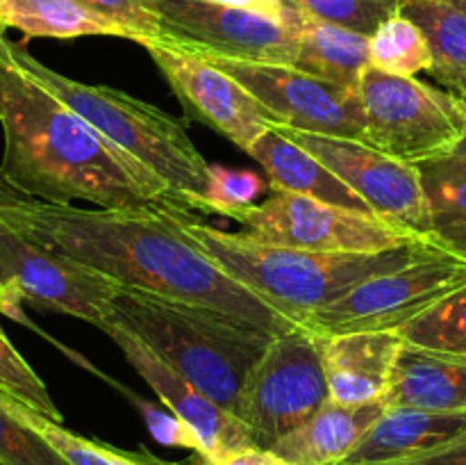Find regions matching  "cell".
<instances>
[{
  "mask_svg": "<svg viewBox=\"0 0 466 465\" xmlns=\"http://www.w3.org/2000/svg\"><path fill=\"white\" fill-rule=\"evenodd\" d=\"M0 223L32 244L76 260L126 290L209 305L271 333L305 328L232 278L159 212L146 208H77L0 191Z\"/></svg>",
  "mask_w": 466,
  "mask_h": 465,
  "instance_id": "6da1fadb",
  "label": "cell"
},
{
  "mask_svg": "<svg viewBox=\"0 0 466 465\" xmlns=\"http://www.w3.org/2000/svg\"><path fill=\"white\" fill-rule=\"evenodd\" d=\"M0 126L5 137L0 181L30 199L86 201L96 208L173 203L162 181L18 67L5 32H0Z\"/></svg>",
  "mask_w": 466,
  "mask_h": 465,
  "instance_id": "7a4b0ae2",
  "label": "cell"
},
{
  "mask_svg": "<svg viewBox=\"0 0 466 465\" xmlns=\"http://www.w3.org/2000/svg\"><path fill=\"white\" fill-rule=\"evenodd\" d=\"M157 208L173 228L221 264L232 278L303 326L308 315L335 304L360 283L444 249L435 240H417L378 253H319L262 244L244 232L221 231L167 201L157 203Z\"/></svg>",
  "mask_w": 466,
  "mask_h": 465,
  "instance_id": "3957f363",
  "label": "cell"
},
{
  "mask_svg": "<svg viewBox=\"0 0 466 465\" xmlns=\"http://www.w3.org/2000/svg\"><path fill=\"white\" fill-rule=\"evenodd\" d=\"M107 322L135 333L239 419L248 377L278 336L209 305L126 287L112 301Z\"/></svg>",
  "mask_w": 466,
  "mask_h": 465,
  "instance_id": "277c9868",
  "label": "cell"
},
{
  "mask_svg": "<svg viewBox=\"0 0 466 465\" xmlns=\"http://www.w3.org/2000/svg\"><path fill=\"white\" fill-rule=\"evenodd\" d=\"M9 50L23 71L91 123L109 144L162 181L171 191L173 205L203 212L209 164L191 141L185 121L126 91L62 76L27 53L23 44L9 41Z\"/></svg>",
  "mask_w": 466,
  "mask_h": 465,
  "instance_id": "5b68a950",
  "label": "cell"
},
{
  "mask_svg": "<svg viewBox=\"0 0 466 465\" xmlns=\"http://www.w3.org/2000/svg\"><path fill=\"white\" fill-rule=\"evenodd\" d=\"M364 144L421 164L453 155L466 135V100L417 78L369 67L360 82Z\"/></svg>",
  "mask_w": 466,
  "mask_h": 465,
  "instance_id": "8992f818",
  "label": "cell"
},
{
  "mask_svg": "<svg viewBox=\"0 0 466 465\" xmlns=\"http://www.w3.org/2000/svg\"><path fill=\"white\" fill-rule=\"evenodd\" d=\"M218 217L232 219L246 237L262 244L319 253H378L417 240H431L400 231L376 214L278 191L258 203L221 210Z\"/></svg>",
  "mask_w": 466,
  "mask_h": 465,
  "instance_id": "52a82bcc",
  "label": "cell"
},
{
  "mask_svg": "<svg viewBox=\"0 0 466 465\" xmlns=\"http://www.w3.org/2000/svg\"><path fill=\"white\" fill-rule=\"evenodd\" d=\"M464 285L466 260L437 249L360 283L335 304L308 315L305 328L319 337L358 331H400Z\"/></svg>",
  "mask_w": 466,
  "mask_h": 465,
  "instance_id": "ba28073f",
  "label": "cell"
},
{
  "mask_svg": "<svg viewBox=\"0 0 466 465\" xmlns=\"http://www.w3.org/2000/svg\"><path fill=\"white\" fill-rule=\"evenodd\" d=\"M328 399L323 337L296 328L273 337L255 365L246 383L241 419L250 429L255 447L271 450Z\"/></svg>",
  "mask_w": 466,
  "mask_h": 465,
  "instance_id": "9c48e42d",
  "label": "cell"
},
{
  "mask_svg": "<svg viewBox=\"0 0 466 465\" xmlns=\"http://www.w3.org/2000/svg\"><path fill=\"white\" fill-rule=\"evenodd\" d=\"M123 287L112 278L32 244L0 223V313L18 304L71 315L103 328Z\"/></svg>",
  "mask_w": 466,
  "mask_h": 465,
  "instance_id": "30bf717a",
  "label": "cell"
},
{
  "mask_svg": "<svg viewBox=\"0 0 466 465\" xmlns=\"http://www.w3.org/2000/svg\"><path fill=\"white\" fill-rule=\"evenodd\" d=\"M187 50L200 55L241 82L271 114L276 121L273 126L364 141V112L360 91L332 85L287 64L248 62V59L205 53V50Z\"/></svg>",
  "mask_w": 466,
  "mask_h": 465,
  "instance_id": "8fae6325",
  "label": "cell"
},
{
  "mask_svg": "<svg viewBox=\"0 0 466 465\" xmlns=\"http://www.w3.org/2000/svg\"><path fill=\"white\" fill-rule=\"evenodd\" d=\"M162 18V41L248 62L294 67L299 53L294 5L262 12L212 0H153Z\"/></svg>",
  "mask_w": 466,
  "mask_h": 465,
  "instance_id": "7c38bea8",
  "label": "cell"
},
{
  "mask_svg": "<svg viewBox=\"0 0 466 465\" xmlns=\"http://www.w3.org/2000/svg\"><path fill=\"white\" fill-rule=\"evenodd\" d=\"M273 130L321 160L371 208L373 214L400 231L432 240L431 208L419 164L391 158L360 140L314 135L287 126H273Z\"/></svg>",
  "mask_w": 466,
  "mask_h": 465,
  "instance_id": "4fadbf2b",
  "label": "cell"
},
{
  "mask_svg": "<svg viewBox=\"0 0 466 465\" xmlns=\"http://www.w3.org/2000/svg\"><path fill=\"white\" fill-rule=\"evenodd\" d=\"M141 46L157 64L187 119L212 128L246 153L276 123L241 82L200 55L162 39Z\"/></svg>",
  "mask_w": 466,
  "mask_h": 465,
  "instance_id": "5bb4252c",
  "label": "cell"
},
{
  "mask_svg": "<svg viewBox=\"0 0 466 465\" xmlns=\"http://www.w3.org/2000/svg\"><path fill=\"white\" fill-rule=\"evenodd\" d=\"M100 331H105L116 342L127 363L153 388L159 401L194 429L200 440V459L205 463L212 465L223 456L232 454V451L255 447L250 429L237 415H232L221 404L209 399L189 378H185L167 360L159 358L135 333L126 331V328L114 322H105Z\"/></svg>",
  "mask_w": 466,
  "mask_h": 465,
  "instance_id": "9a60e30c",
  "label": "cell"
},
{
  "mask_svg": "<svg viewBox=\"0 0 466 465\" xmlns=\"http://www.w3.org/2000/svg\"><path fill=\"white\" fill-rule=\"evenodd\" d=\"M403 346L400 331H358L323 337V369L330 401L358 406L387 399Z\"/></svg>",
  "mask_w": 466,
  "mask_h": 465,
  "instance_id": "2e32d148",
  "label": "cell"
},
{
  "mask_svg": "<svg viewBox=\"0 0 466 465\" xmlns=\"http://www.w3.org/2000/svg\"><path fill=\"white\" fill-rule=\"evenodd\" d=\"M466 431V413L390 406L360 445L337 465H394L437 450Z\"/></svg>",
  "mask_w": 466,
  "mask_h": 465,
  "instance_id": "e0dca14e",
  "label": "cell"
},
{
  "mask_svg": "<svg viewBox=\"0 0 466 465\" xmlns=\"http://www.w3.org/2000/svg\"><path fill=\"white\" fill-rule=\"evenodd\" d=\"M390 401L346 406L328 399L312 418L271 447L289 465H337L350 456Z\"/></svg>",
  "mask_w": 466,
  "mask_h": 465,
  "instance_id": "ac0fdd59",
  "label": "cell"
},
{
  "mask_svg": "<svg viewBox=\"0 0 466 465\" xmlns=\"http://www.w3.org/2000/svg\"><path fill=\"white\" fill-rule=\"evenodd\" d=\"M248 155L264 169L271 191L309 196L323 203L373 214L371 208L321 160L273 128L250 146Z\"/></svg>",
  "mask_w": 466,
  "mask_h": 465,
  "instance_id": "d6986e66",
  "label": "cell"
},
{
  "mask_svg": "<svg viewBox=\"0 0 466 465\" xmlns=\"http://www.w3.org/2000/svg\"><path fill=\"white\" fill-rule=\"evenodd\" d=\"M387 401L435 413H466V356L405 342Z\"/></svg>",
  "mask_w": 466,
  "mask_h": 465,
  "instance_id": "ffe728a7",
  "label": "cell"
},
{
  "mask_svg": "<svg viewBox=\"0 0 466 465\" xmlns=\"http://www.w3.org/2000/svg\"><path fill=\"white\" fill-rule=\"evenodd\" d=\"M294 16L296 35H299V53H296L294 67L332 85L358 91L364 71L371 67L369 36L335 26V23L321 21L296 5Z\"/></svg>",
  "mask_w": 466,
  "mask_h": 465,
  "instance_id": "44dd1931",
  "label": "cell"
},
{
  "mask_svg": "<svg viewBox=\"0 0 466 465\" xmlns=\"http://www.w3.org/2000/svg\"><path fill=\"white\" fill-rule=\"evenodd\" d=\"M7 27L23 32L25 39H76V36H123L126 30L109 18L91 12L77 0H3L0 5V32Z\"/></svg>",
  "mask_w": 466,
  "mask_h": 465,
  "instance_id": "7402d4cb",
  "label": "cell"
},
{
  "mask_svg": "<svg viewBox=\"0 0 466 465\" xmlns=\"http://www.w3.org/2000/svg\"><path fill=\"white\" fill-rule=\"evenodd\" d=\"M400 14L426 35L432 53L431 76L466 100V14L449 0H403Z\"/></svg>",
  "mask_w": 466,
  "mask_h": 465,
  "instance_id": "603a6c76",
  "label": "cell"
},
{
  "mask_svg": "<svg viewBox=\"0 0 466 465\" xmlns=\"http://www.w3.org/2000/svg\"><path fill=\"white\" fill-rule=\"evenodd\" d=\"M0 406L14 415L18 422L30 427L32 431L39 433L68 465H208L198 454L191 463H176V460H164L148 451L146 447H139L135 451L118 450V447L107 445V442L85 438L76 431H68L62 422L46 418L39 410L30 408L23 401L0 392Z\"/></svg>",
  "mask_w": 466,
  "mask_h": 465,
  "instance_id": "cb8c5ba5",
  "label": "cell"
},
{
  "mask_svg": "<svg viewBox=\"0 0 466 465\" xmlns=\"http://www.w3.org/2000/svg\"><path fill=\"white\" fill-rule=\"evenodd\" d=\"M432 240L458 258L466 260V158L446 155L419 164Z\"/></svg>",
  "mask_w": 466,
  "mask_h": 465,
  "instance_id": "d4e9b609",
  "label": "cell"
},
{
  "mask_svg": "<svg viewBox=\"0 0 466 465\" xmlns=\"http://www.w3.org/2000/svg\"><path fill=\"white\" fill-rule=\"evenodd\" d=\"M371 67L400 78L431 71L432 53L426 35L412 18L396 14L369 36Z\"/></svg>",
  "mask_w": 466,
  "mask_h": 465,
  "instance_id": "484cf974",
  "label": "cell"
},
{
  "mask_svg": "<svg viewBox=\"0 0 466 465\" xmlns=\"http://www.w3.org/2000/svg\"><path fill=\"white\" fill-rule=\"evenodd\" d=\"M400 336L410 345L466 356V285L412 319Z\"/></svg>",
  "mask_w": 466,
  "mask_h": 465,
  "instance_id": "4316f807",
  "label": "cell"
},
{
  "mask_svg": "<svg viewBox=\"0 0 466 465\" xmlns=\"http://www.w3.org/2000/svg\"><path fill=\"white\" fill-rule=\"evenodd\" d=\"M0 392L23 401L55 422H62V413L50 397L46 383L30 367V363L18 354L3 328H0Z\"/></svg>",
  "mask_w": 466,
  "mask_h": 465,
  "instance_id": "83f0119b",
  "label": "cell"
},
{
  "mask_svg": "<svg viewBox=\"0 0 466 465\" xmlns=\"http://www.w3.org/2000/svg\"><path fill=\"white\" fill-rule=\"evenodd\" d=\"M291 3L321 21L371 36L382 23L400 14L403 0H291Z\"/></svg>",
  "mask_w": 466,
  "mask_h": 465,
  "instance_id": "f1b7e54d",
  "label": "cell"
},
{
  "mask_svg": "<svg viewBox=\"0 0 466 465\" xmlns=\"http://www.w3.org/2000/svg\"><path fill=\"white\" fill-rule=\"evenodd\" d=\"M0 465H68L39 433L0 406Z\"/></svg>",
  "mask_w": 466,
  "mask_h": 465,
  "instance_id": "f546056e",
  "label": "cell"
},
{
  "mask_svg": "<svg viewBox=\"0 0 466 465\" xmlns=\"http://www.w3.org/2000/svg\"><path fill=\"white\" fill-rule=\"evenodd\" d=\"M264 178L248 169H228L209 164V191L203 205V214H218L221 210L258 203L267 190Z\"/></svg>",
  "mask_w": 466,
  "mask_h": 465,
  "instance_id": "4dcf8cb0",
  "label": "cell"
},
{
  "mask_svg": "<svg viewBox=\"0 0 466 465\" xmlns=\"http://www.w3.org/2000/svg\"><path fill=\"white\" fill-rule=\"evenodd\" d=\"M77 3L121 26L130 35V41L139 46L164 36L162 18L155 12L153 0H77Z\"/></svg>",
  "mask_w": 466,
  "mask_h": 465,
  "instance_id": "1f68e13d",
  "label": "cell"
},
{
  "mask_svg": "<svg viewBox=\"0 0 466 465\" xmlns=\"http://www.w3.org/2000/svg\"><path fill=\"white\" fill-rule=\"evenodd\" d=\"M132 401L139 408L141 418H144L146 427H148L150 436L164 447H182V450H191L194 454L200 456V440L194 433V429L185 422V419L177 418L173 410H168L167 406H157L153 401L137 399L135 395H130Z\"/></svg>",
  "mask_w": 466,
  "mask_h": 465,
  "instance_id": "d6a6232c",
  "label": "cell"
},
{
  "mask_svg": "<svg viewBox=\"0 0 466 465\" xmlns=\"http://www.w3.org/2000/svg\"><path fill=\"white\" fill-rule=\"evenodd\" d=\"M394 465H466V431L455 440L437 447V450H431L426 454H419L414 459L400 460V463Z\"/></svg>",
  "mask_w": 466,
  "mask_h": 465,
  "instance_id": "836d02e7",
  "label": "cell"
},
{
  "mask_svg": "<svg viewBox=\"0 0 466 465\" xmlns=\"http://www.w3.org/2000/svg\"><path fill=\"white\" fill-rule=\"evenodd\" d=\"M212 465H289L282 460L276 451L262 450V447H246V450L232 451Z\"/></svg>",
  "mask_w": 466,
  "mask_h": 465,
  "instance_id": "e575fe53",
  "label": "cell"
},
{
  "mask_svg": "<svg viewBox=\"0 0 466 465\" xmlns=\"http://www.w3.org/2000/svg\"><path fill=\"white\" fill-rule=\"evenodd\" d=\"M212 3L244 9H262V12H282L287 7V0H212Z\"/></svg>",
  "mask_w": 466,
  "mask_h": 465,
  "instance_id": "d590c367",
  "label": "cell"
},
{
  "mask_svg": "<svg viewBox=\"0 0 466 465\" xmlns=\"http://www.w3.org/2000/svg\"><path fill=\"white\" fill-rule=\"evenodd\" d=\"M453 155H460V158H466V135H464V140L458 144V149L453 150Z\"/></svg>",
  "mask_w": 466,
  "mask_h": 465,
  "instance_id": "8d00e7d4",
  "label": "cell"
},
{
  "mask_svg": "<svg viewBox=\"0 0 466 465\" xmlns=\"http://www.w3.org/2000/svg\"><path fill=\"white\" fill-rule=\"evenodd\" d=\"M451 5H455L458 9H462V12L466 14V0H449Z\"/></svg>",
  "mask_w": 466,
  "mask_h": 465,
  "instance_id": "74e56055",
  "label": "cell"
},
{
  "mask_svg": "<svg viewBox=\"0 0 466 465\" xmlns=\"http://www.w3.org/2000/svg\"><path fill=\"white\" fill-rule=\"evenodd\" d=\"M5 187H7V182H5V181H0V191H3Z\"/></svg>",
  "mask_w": 466,
  "mask_h": 465,
  "instance_id": "f35d334b",
  "label": "cell"
},
{
  "mask_svg": "<svg viewBox=\"0 0 466 465\" xmlns=\"http://www.w3.org/2000/svg\"><path fill=\"white\" fill-rule=\"evenodd\" d=\"M0 5H3V0H0Z\"/></svg>",
  "mask_w": 466,
  "mask_h": 465,
  "instance_id": "ab89813d",
  "label": "cell"
}]
</instances>
